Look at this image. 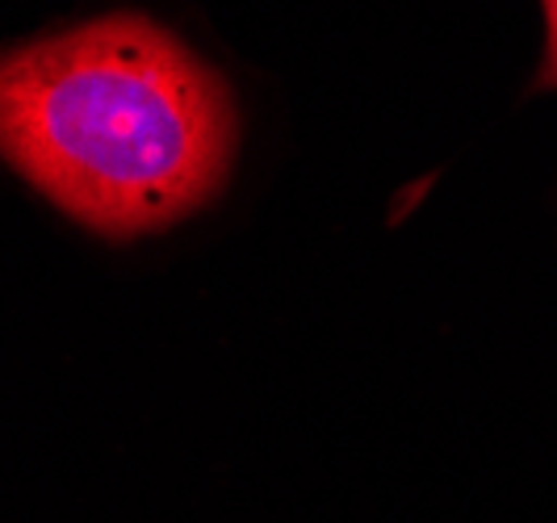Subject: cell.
Returning <instances> with one entry per match:
<instances>
[{
	"label": "cell",
	"mask_w": 557,
	"mask_h": 523,
	"mask_svg": "<svg viewBox=\"0 0 557 523\" xmlns=\"http://www.w3.org/2000/svg\"><path fill=\"white\" fill-rule=\"evenodd\" d=\"M235 135L223 76L139 13L0 59V155L113 239L201 210L223 189Z\"/></svg>",
	"instance_id": "6da1fadb"
},
{
	"label": "cell",
	"mask_w": 557,
	"mask_h": 523,
	"mask_svg": "<svg viewBox=\"0 0 557 523\" xmlns=\"http://www.w3.org/2000/svg\"><path fill=\"white\" fill-rule=\"evenodd\" d=\"M545 22H549V47H545V72H541V80L557 84V0H545Z\"/></svg>",
	"instance_id": "7a4b0ae2"
}]
</instances>
